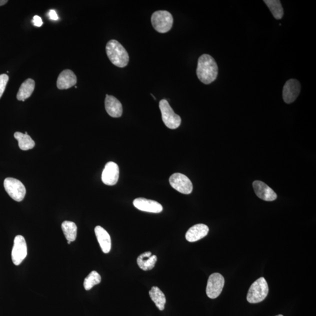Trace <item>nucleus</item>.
<instances>
[{"label":"nucleus","instance_id":"nucleus-1","mask_svg":"<svg viewBox=\"0 0 316 316\" xmlns=\"http://www.w3.org/2000/svg\"><path fill=\"white\" fill-rule=\"evenodd\" d=\"M218 66L214 58L208 54H202L198 60L196 74L202 84L214 82L218 75Z\"/></svg>","mask_w":316,"mask_h":316},{"label":"nucleus","instance_id":"nucleus-2","mask_svg":"<svg viewBox=\"0 0 316 316\" xmlns=\"http://www.w3.org/2000/svg\"><path fill=\"white\" fill-rule=\"evenodd\" d=\"M106 49L110 60L115 66L124 68L128 64L130 59L128 54L118 40H110L106 46Z\"/></svg>","mask_w":316,"mask_h":316},{"label":"nucleus","instance_id":"nucleus-3","mask_svg":"<svg viewBox=\"0 0 316 316\" xmlns=\"http://www.w3.org/2000/svg\"><path fill=\"white\" fill-rule=\"evenodd\" d=\"M269 288L265 278H259L250 288L247 301L250 304H258L262 302L268 294Z\"/></svg>","mask_w":316,"mask_h":316},{"label":"nucleus","instance_id":"nucleus-4","mask_svg":"<svg viewBox=\"0 0 316 316\" xmlns=\"http://www.w3.org/2000/svg\"><path fill=\"white\" fill-rule=\"evenodd\" d=\"M154 28L158 32L166 33L171 30L174 23L172 15L167 11H157L151 16Z\"/></svg>","mask_w":316,"mask_h":316},{"label":"nucleus","instance_id":"nucleus-5","mask_svg":"<svg viewBox=\"0 0 316 316\" xmlns=\"http://www.w3.org/2000/svg\"><path fill=\"white\" fill-rule=\"evenodd\" d=\"M160 108L162 113L163 122L168 128L174 130L180 126L182 122L180 116L175 114L166 100L160 101Z\"/></svg>","mask_w":316,"mask_h":316},{"label":"nucleus","instance_id":"nucleus-6","mask_svg":"<svg viewBox=\"0 0 316 316\" xmlns=\"http://www.w3.org/2000/svg\"><path fill=\"white\" fill-rule=\"evenodd\" d=\"M5 190L13 200L22 202L26 194V188L22 182L12 178H6L4 181Z\"/></svg>","mask_w":316,"mask_h":316},{"label":"nucleus","instance_id":"nucleus-7","mask_svg":"<svg viewBox=\"0 0 316 316\" xmlns=\"http://www.w3.org/2000/svg\"><path fill=\"white\" fill-rule=\"evenodd\" d=\"M171 186L182 194H190L193 190V184L186 175L174 174L170 178Z\"/></svg>","mask_w":316,"mask_h":316},{"label":"nucleus","instance_id":"nucleus-8","mask_svg":"<svg viewBox=\"0 0 316 316\" xmlns=\"http://www.w3.org/2000/svg\"><path fill=\"white\" fill-rule=\"evenodd\" d=\"M224 278L221 274L214 273L210 276L206 288V294L209 298H216L221 294L224 285Z\"/></svg>","mask_w":316,"mask_h":316},{"label":"nucleus","instance_id":"nucleus-9","mask_svg":"<svg viewBox=\"0 0 316 316\" xmlns=\"http://www.w3.org/2000/svg\"><path fill=\"white\" fill-rule=\"evenodd\" d=\"M27 256V246L25 238L22 236H17L14 241L12 250V260L15 266H18Z\"/></svg>","mask_w":316,"mask_h":316},{"label":"nucleus","instance_id":"nucleus-10","mask_svg":"<svg viewBox=\"0 0 316 316\" xmlns=\"http://www.w3.org/2000/svg\"><path fill=\"white\" fill-rule=\"evenodd\" d=\"M300 84L296 79H290L284 84L283 89V98L287 104L296 100L300 92Z\"/></svg>","mask_w":316,"mask_h":316},{"label":"nucleus","instance_id":"nucleus-11","mask_svg":"<svg viewBox=\"0 0 316 316\" xmlns=\"http://www.w3.org/2000/svg\"><path fill=\"white\" fill-rule=\"evenodd\" d=\"M119 167L118 164L113 162H109L106 164L102 171V180L105 184L108 186L115 185L119 178Z\"/></svg>","mask_w":316,"mask_h":316},{"label":"nucleus","instance_id":"nucleus-12","mask_svg":"<svg viewBox=\"0 0 316 316\" xmlns=\"http://www.w3.org/2000/svg\"><path fill=\"white\" fill-rule=\"evenodd\" d=\"M133 204L140 211L160 214L163 210L162 206L159 202L148 200L145 198H137L133 202Z\"/></svg>","mask_w":316,"mask_h":316},{"label":"nucleus","instance_id":"nucleus-13","mask_svg":"<svg viewBox=\"0 0 316 316\" xmlns=\"http://www.w3.org/2000/svg\"><path fill=\"white\" fill-rule=\"evenodd\" d=\"M253 188L257 196L263 200L272 202L277 198V194L276 192L262 182L254 181Z\"/></svg>","mask_w":316,"mask_h":316},{"label":"nucleus","instance_id":"nucleus-14","mask_svg":"<svg viewBox=\"0 0 316 316\" xmlns=\"http://www.w3.org/2000/svg\"><path fill=\"white\" fill-rule=\"evenodd\" d=\"M105 108L110 116L114 118H118L122 114V103L114 96L106 95L105 99Z\"/></svg>","mask_w":316,"mask_h":316},{"label":"nucleus","instance_id":"nucleus-15","mask_svg":"<svg viewBox=\"0 0 316 316\" xmlns=\"http://www.w3.org/2000/svg\"><path fill=\"white\" fill-rule=\"evenodd\" d=\"M77 84L76 76L70 70H66L61 72L57 80V88L64 90L74 86Z\"/></svg>","mask_w":316,"mask_h":316},{"label":"nucleus","instance_id":"nucleus-16","mask_svg":"<svg viewBox=\"0 0 316 316\" xmlns=\"http://www.w3.org/2000/svg\"><path fill=\"white\" fill-rule=\"evenodd\" d=\"M209 228L204 224H198L192 226L186 234L187 241L194 242L204 238L208 234Z\"/></svg>","mask_w":316,"mask_h":316},{"label":"nucleus","instance_id":"nucleus-17","mask_svg":"<svg viewBox=\"0 0 316 316\" xmlns=\"http://www.w3.org/2000/svg\"><path fill=\"white\" fill-rule=\"evenodd\" d=\"M96 237L100 246L102 252L108 254L112 248V240L110 236L106 230L101 226H96L94 229Z\"/></svg>","mask_w":316,"mask_h":316},{"label":"nucleus","instance_id":"nucleus-18","mask_svg":"<svg viewBox=\"0 0 316 316\" xmlns=\"http://www.w3.org/2000/svg\"><path fill=\"white\" fill-rule=\"evenodd\" d=\"M157 262V256L150 252H144L137 258V264L140 269L146 271L152 270Z\"/></svg>","mask_w":316,"mask_h":316},{"label":"nucleus","instance_id":"nucleus-19","mask_svg":"<svg viewBox=\"0 0 316 316\" xmlns=\"http://www.w3.org/2000/svg\"><path fill=\"white\" fill-rule=\"evenodd\" d=\"M35 81L33 79H26L20 85L18 94L16 95V98L19 101H25L26 99L28 98L32 95L34 89H35Z\"/></svg>","mask_w":316,"mask_h":316},{"label":"nucleus","instance_id":"nucleus-20","mask_svg":"<svg viewBox=\"0 0 316 316\" xmlns=\"http://www.w3.org/2000/svg\"><path fill=\"white\" fill-rule=\"evenodd\" d=\"M149 294L151 300L156 304L158 309L161 311L164 310L166 300V296L160 288L156 286H153L149 292Z\"/></svg>","mask_w":316,"mask_h":316},{"label":"nucleus","instance_id":"nucleus-21","mask_svg":"<svg viewBox=\"0 0 316 316\" xmlns=\"http://www.w3.org/2000/svg\"><path fill=\"white\" fill-rule=\"evenodd\" d=\"M15 138L18 140L20 148L23 150H32L36 146L35 142L28 134L20 132L14 134Z\"/></svg>","mask_w":316,"mask_h":316},{"label":"nucleus","instance_id":"nucleus-22","mask_svg":"<svg viewBox=\"0 0 316 316\" xmlns=\"http://www.w3.org/2000/svg\"><path fill=\"white\" fill-rule=\"evenodd\" d=\"M62 229L68 242H74L76 239L78 228L75 223L64 221L62 224Z\"/></svg>","mask_w":316,"mask_h":316},{"label":"nucleus","instance_id":"nucleus-23","mask_svg":"<svg viewBox=\"0 0 316 316\" xmlns=\"http://www.w3.org/2000/svg\"><path fill=\"white\" fill-rule=\"evenodd\" d=\"M264 2L268 6L274 18L276 20L282 18L284 12L279 0H264Z\"/></svg>","mask_w":316,"mask_h":316},{"label":"nucleus","instance_id":"nucleus-24","mask_svg":"<svg viewBox=\"0 0 316 316\" xmlns=\"http://www.w3.org/2000/svg\"><path fill=\"white\" fill-rule=\"evenodd\" d=\"M102 278L100 274L96 271H92L88 276L85 278L84 280V288L86 290H90L95 285L101 282Z\"/></svg>","mask_w":316,"mask_h":316},{"label":"nucleus","instance_id":"nucleus-25","mask_svg":"<svg viewBox=\"0 0 316 316\" xmlns=\"http://www.w3.org/2000/svg\"><path fill=\"white\" fill-rule=\"evenodd\" d=\"M8 80L9 78L8 74H0V98L2 97L3 94H4Z\"/></svg>","mask_w":316,"mask_h":316},{"label":"nucleus","instance_id":"nucleus-26","mask_svg":"<svg viewBox=\"0 0 316 316\" xmlns=\"http://www.w3.org/2000/svg\"><path fill=\"white\" fill-rule=\"evenodd\" d=\"M32 22L34 26H38V27L42 26L43 24L42 19H41L40 16H34Z\"/></svg>","mask_w":316,"mask_h":316},{"label":"nucleus","instance_id":"nucleus-27","mask_svg":"<svg viewBox=\"0 0 316 316\" xmlns=\"http://www.w3.org/2000/svg\"><path fill=\"white\" fill-rule=\"evenodd\" d=\"M50 18L51 20H56L59 19V17L54 10H50L49 12Z\"/></svg>","mask_w":316,"mask_h":316},{"label":"nucleus","instance_id":"nucleus-28","mask_svg":"<svg viewBox=\"0 0 316 316\" xmlns=\"http://www.w3.org/2000/svg\"><path fill=\"white\" fill-rule=\"evenodd\" d=\"M8 2L6 0H0V6H4Z\"/></svg>","mask_w":316,"mask_h":316},{"label":"nucleus","instance_id":"nucleus-29","mask_svg":"<svg viewBox=\"0 0 316 316\" xmlns=\"http://www.w3.org/2000/svg\"><path fill=\"white\" fill-rule=\"evenodd\" d=\"M68 244H70L71 242H68Z\"/></svg>","mask_w":316,"mask_h":316},{"label":"nucleus","instance_id":"nucleus-30","mask_svg":"<svg viewBox=\"0 0 316 316\" xmlns=\"http://www.w3.org/2000/svg\"><path fill=\"white\" fill-rule=\"evenodd\" d=\"M283 316V315L280 314V315H278V316Z\"/></svg>","mask_w":316,"mask_h":316}]
</instances>
